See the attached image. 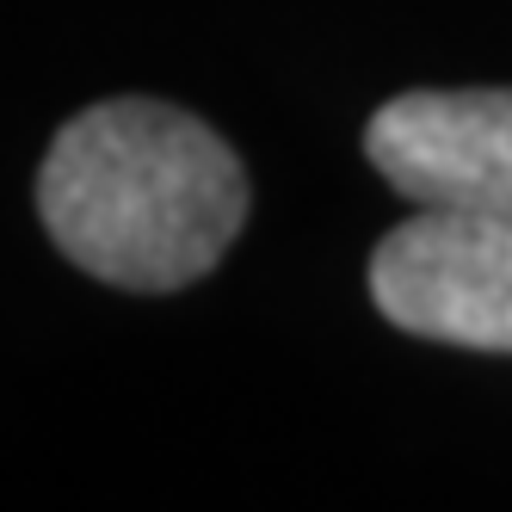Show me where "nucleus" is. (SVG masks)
<instances>
[{
  "label": "nucleus",
  "mask_w": 512,
  "mask_h": 512,
  "mask_svg": "<svg viewBox=\"0 0 512 512\" xmlns=\"http://www.w3.org/2000/svg\"><path fill=\"white\" fill-rule=\"evenodd\" d=\"M50 241L118 290H186L235 247L247 173L204 118L161 99H105L75 112L38 173Z\"/></svg>",
  "instance_id": "1"
},
{
  "label": "nucleus",
  "mask_w": 512,
  "mask_h": 512,
  "mask_svg": "<svg viewBox=\"0 0 512 512\" xmlns=\"http://www.w3.org/2000/svg\"><path fill=\"white\" fill-rule=\"evenodd\" d=\"M371 303L420 340L512 352V216H408L371 253Z\"/></svg>",
  "instance_id": "2"
},
{
  "label": "nucleus",
  "mask_w": 512,
  "mask_h": 512,
  "mask_svg": "<svg viewBox=\"0 0 512 512\" xmlns=\"http://www.w3.org/2000/svg\"><path fill=\"white\" fill-rule=\"evenodd\" d=\"M364 155L420 210L512 216V87L401 93L371 112Z\"/></svg>",
  "instance_id": "3"
}]
</instances>
